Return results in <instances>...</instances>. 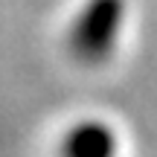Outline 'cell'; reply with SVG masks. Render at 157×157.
Returning a JSON list of instances; mask_svg holds the SVG:
<instances>
[{
    "label": "cell",
    "instance_id": "6da1fadb",
    "mask_svg": "<svg viewBox=\"0 0 157 157\" xmlns=\"http://www.w3.org/2000/svg\"><path fill=\"white\" fill-rule=\"evenodd\" d=\"M125 0H84L67 26V52L82 67L111 61L125 29Z\"/></svg>",
    "mask_w": 157,
    "mask_h": 157
},
{
    "label": "cell",
    "instance_id": "7a4b0ae2",
    "mask_svg": "<svg viewBox=\"0 0 157 157\" xmlns=\"http://www.w3.org/2000/svg\"><path fill=\"white\" fill-rule=\"evenodd\" d=\"M58 157H119V134L105 119H76L58 140Z\"/></svg>",
    "mask_w": 157,
    "mask_h": 157
}]
</instances>
